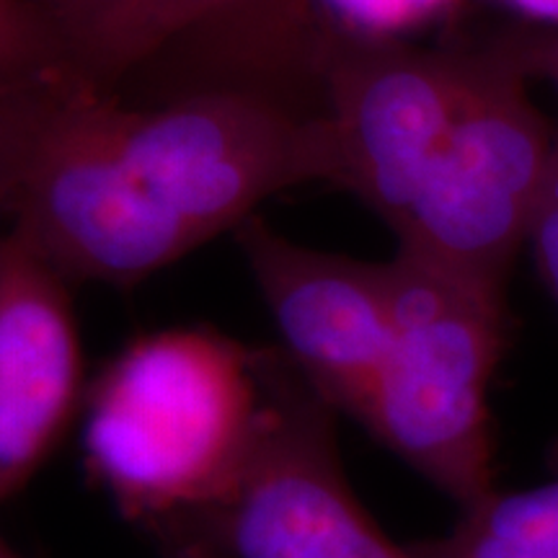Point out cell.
Returning a JSON list of instances; mask_svg holds the SVG:
<instances>
[{
	"label": "cell",
	"mask_w": 558,
	"mask_h": 558,
	"mask_svg": "<svg viewBox=\"0 0 558 558\" xmlns=\"http://www.w3.org/2000/svg\"><path fill=\"white\" fill-rule=\"evenodd\" d=\"M550 478L525 492H488L460 509L442 538L411 543L414 558H558V439Z\"/></svg>",
	"instance_id": "11"
},
{
	"label": "cell",
	"mask_w": 558,
	"mask_h": 558,
	"mask_svg": "<svg viewBox=\"0 0 558 558\" xmlns=\"http://www.w3.org/2000/svg\"><path fill=\"white\" fill-rule=\"evenodd\" d=\"M78 386L68 279L11 228L0 235V507L50 456Z\"/></svg>",
	"instance_id": "8"
},
{
	"label": "cell",
	"mask_w": 558,
	"mask_h": 558,
	"mask_svg": "<svg viewBox=\"0 0 558 558\" xmlns=\"http://www.w3.org/2000/svg\"><path fill=\"white\" fill-rule=\"evenodd\" d=\"M264 399L239 476L166 535L171 558H414L349 486L333 411L284 352L264 349Z\"/></svg>",
	"instance_id": "4"
},
{
	"label": "cell",
	"mask_w": 558,
	"mask_h": 558,
	"mask_svg": "<svg viewBox=\"0 0 558 558\" xmlns=\"http://www.w3.org/2000/svg\"><path fill=\"white\" fill-rule=\"evenodd\" d=\"M527 78H543L558 90V34L509 41Z\"/></svg>",
	"instance_id": "14"
},
{
	"label": "cell",
	"mask_w": 558,
	"mask_h": 558,
	"mask_svg": "<svg viewBox=\"0 0 558 558\" xmlns=\"http://www.w3.org/2000/svg\"><path fill=\"white\" fill-rule=\"evenodd\" d=\"M337 184L324 117L256 86L160 107L50 83L0 104V213L68 279H148L298 184Z\"/></svg>",
	"instance_id": "1"
},
{
	"label": "cell",
	"mask_w": 558,
	"mask_h": 558,
	"mask_svg": "<svg viewBox=\"0 0 558 558\" xmlns=\"http://www.w3.org/2000/svg\"><path fill=\"white\" fill-rule=\"evenodd\" d=\"M458 0H262L213 34L235 65H313L326 47L352 39H399L448 13Z\"/></svg>",
	"instance_id": "10"
},
{
	"label": "cell",
	"mask_w": 558,
	"mask_h": 558,
	"mask_svg": "<svg viewBox=\"0 0 558 558\" xmlns=\"http://www.w3.org/2000/svg\"><path fill=\"white\" fill-rule=\"evenodd\" d=\"M264 349L209 329L140 337L90 388V471L130 520L169 535L239 476L262 416Z\"/></svg>",
	"instance_id": "2"
},
{
	"label": "cell",
	"mask_w": 558,
	"mask_h": 558,
	"mask_svg": "<svg viewBox=\"0 0 558 558\" xmlns=\"http://www.w3.org/2000/svg\"><path fill=\"white\" fill-rule=\"evenodd\" d=\"M525 243L533 248L543 282L548 284L550 295L558 303V135Z\"/></svg>",
	"instance_id": "13"
},
{
	"label": "cell",
	"mask_w": 558,
	"mask_h": 558,
	"mask_svg": "<svg viewBox=\"0 0 558 558\" xmlns=\"http://www.w3.org/2000/svg\"><path fill=\"white\" fill-rule=\"evenodd\" d=\"M476 54L352 39L313 65L337 148V184L399 228L469 94Z\"/></svg>",
	"instance_id": "6"
},
{
	"label": "cell",
	"mask_w": 558,
	"mask_h": 558,
	"mask_svg": "<svg viewBox=\"0 0 558 558\" xmlns=\"http://www.w3.org/2000/svg\"><path fill=\"white\" fill-rule=\"evenodd\" d=\"M527 81L509 41L476 52L458 120L393 230L399 248L492 295L527 241L556 145Z\"/></svg>",
	"instance_id": "5"
},
{
	"label": "cell",
	"mask_w": 558,
	"mask_h": 558,
	"mask_svg": "<svg viewBox=\"0 0 558 558\" xmlns=\"http://www.w3.org/2000/svg\"><path fill=\"white\" fill-rule=\"evenodd\" d=\"M262 0H34L68 86H117L184 39L202 37Z\"/></svg>",
	"instance_id": "9"
},
{
	"label": "cell",
	"mask_w": 558,
	"mask_h": 558,
	"mask_svg": "<svg viewBox=\"0 0 558 558\" xmlns=\"http://www.w3.org/2000/svg\"><path fill=\"white\" fill-rule=\"evenodd\" d=\"M50 83L60 65L34 0H0V104Z\"/></svg>",
	"instance_id": "12"
},
{
	"label": "cell",
	"mask_w": 558,
	"mask_h": 558,
	"mask_svg": "<svg viewBox=\"0 0 558 558\" xmlns=\"http://www.w3.org/2000/svg\"><path fill=\"white\" fill-rule=\"evenodd\" d=\"M501 3L512 5L522 16L558 26V0H501Z\"/></svg>",
	"instance_id": "15"
},
{
	"label": "cell",
	"mask_w": 558,
	"mask_h": 558,
	"mask_svg": "<svg viewBox=\"0 0 558 558\" xmlns=\"http://www.w3.org/2000/svg\"><path fill=\"white\" fill-rule=\"evenodd\" d=\"M0 558H24V556L16 554V550H13L5 541H0Z\"/></svg>",
	"instance_id": "16"
},
{
	"label": "cell",
	"mask_w": 558,
	"mask_h": 558,
	"mask_svg": "<svg viewBox=\"0 0 558 558\" xmlns=\"http://www.w3.org/2000/svg\"><path fill=\"white\" fill-rule=\"evenodd\" d=\"M235 241L284 357L337 414L365 427L393 339L383 262L300 246L259 215L235 228Z\"/></svg>",
	"instance_id": "7"
},
{
	"label": "cell",
	"mask_w": 558,
	"mask_h": 558,
	"mask_svg": "<svg viewBox=\"0 0 558 558\" xmlns=\"http://www.w3.org/2000/svg\"><path fill=\"white\" fill-rule=\"evenodd\" d=\"M393 339L365 429L460 509L494 492L486 390L501 295L399 248L383 262Z\"/></svg>",
	"instance_id": "3"
}]
</instances>
